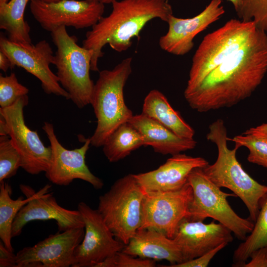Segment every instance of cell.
<instances>
[{"label": "cell", "mask_w": 267, "mask_h": 267, "mask_svg": "<svg viewBox=\"0 0 267 267\" xmlns=\"http://www.w3.org/2000/svg\"><path fill=\"white\" fill-rule=\"evenodd\" d=\"M8 135L0 136V182L15 176L21 167V157Z\"/></svg>", "instance_id": "27"}, {"label": "cell", "mask_w": 267, "mask_h": 267, "mask_svg": "<svg viewBox=\"0 0 267 267\" xmlns=\"http://www.w3.org/2000/svg\"><path fill=\"white\" fill-rule=\"evenodd\" d=\"M257 29L253 21L231 19L205 36L193 56L184 91L199 85L210 72L242 47Z\"/></svg>", "instance_id": "7"}, {"label": "cell", "mask_w": 267, "mask_h": 267, "mask_svg": "<svg viewBox=\"0 0 267 267\" xmlns=\"http://www.w3.org/2000/svg\"><path fill=\"white\" fill-rule=\"evenodd\" d=\"M42 0L44 2H51L57 1L60 0Z\"/></svg>", "instance_id": "40"}, {"label": "cell", "mask_w": 267, "mask_h": 267, "mask_svg": "<svg viewBox=\"0 0 267 267\" xmlns=\"http://www.w3.org/2000/svg\"><path fill=\"white\" fill-rule=\"evenodd\" d=\"M192 196L188 182L175 191L145 192L139 229H154L173 238L180 222L189 216Z\"/></svg>", "instance_id": "10"}, {"label": "cell", "mask_w": 267, "mask_h": 267, "mask_svg": "<svg viewBox=\"0 0 267 267\" xmlns=\"http://www.w3.org/2000/svg\"><path fill=\"white\" fill-rule=\"evenodd\" d=\"M42 129L47 136L51 150L50 163L45 172L51 182L67 186L74 179H79L90 183L96 189L103 187V181L90 171L86 163V155L91 144L90 137L85 140L82 147L69 150L59 142L52 124L44 122Z\"/></svg>", "instance_id": "13"}, {"label": "cell", "mask_w": 267, "mask_h": 267, "mask_svg": "<svg viewBox=\"0 0 267 267\" xmlns=\"http://www.w3.org/2000/svg\"><path fill=\"white\" fill-rule=\"evenodd\" d=\"M267 248V193L260 203V211L252 231L233 253V261L236 267H243L252 253Z\"/></svg>", "instance_id": "26"}, {"label": "cell", "mask_w": 267, "mask_h": 267, "mask_svg": "<svg viewBox=\"0 0 267 267\" xmlns=\"http://www.w3.org/2000/svg\"><path fill=\"white\" fill-rule=\"evenodd\" d=\"M226 0L230 1V2L232 3L236 13H237L240 10L242 4L243 0Z\"/></svg>", "instance_id": "38"}, {"label": "cell", "mask_w": 267, "mask_h": 267, "mask_svg": "<svg viewBox=\"0 0 267 267\" xmlns=\"http://www.w3.org/2000/svg\"><path fill=\"white\" fill-rule=\"evenodd\" d=\"M29 89L20 84L14 73L9 76H0V108L14 104L20 97L27 95Z\"/></svg>", "instance_id": "30"}, {"label": "cell", "mask_w": 267, "mask_h": 267, "mask_svg": "<svg viewBox=\"0 0 267 267\" xmlns=\"http://www.w3.org/2000/svg\"><path fill=\"white\" fill-rule=\"evenodd\" d=\"M31 0H9L0 5V29L5 31L11 41L31 44L30 27L24 19V13Z\"/></svg>", "instance_id": "24"}, {"label": "cell", "mask_w": 267, "mask_h": 267, "mask_svg": "<svg viewBox=\"0 0 267 267\" xmlns=\"http://www.w3.org/2000/svg\"><path fill=\"white\" fill-rule=\"evenodd\" d=\"M34 19L44 30L51 32L61 27L76 29L92 27L103 17L104 4L99 0H60L47 2L31 0Z\"/></svg>", "instance_id": "11"}, {"label": "cell", "mask_w": 267, "mask_h": 267, "mask_svg": "<svg viewBox=\"0 0 267 267\" xmlns=\"http://www.w3.org/2000/svg\"><path fill=\"white\" fill-rule=\"evenodd\" d=\"M243 134H251L267 140V123H264L256 127L251 128L247 130Z\"/></svg>", "instance_id": "35"}, {"label": "cell", "mask_w": 267, "mask_h": 267, "mask_svg": "<svg viewBox=\"0 0 267 267\" xmlns=\"http://www.w3.org/2000/svg\"><path fill=\"white\" fill-rule=\"evenodd\" d=\"M142 146H145L142 135L126 122L119 126L107 138L103 145V151L110 162H116Z\"/></svg>", "instance_id": "25"}, {"label": "cell", "mask_w": 267, "mask_h": 267, "mask_svg": "<svg viewBox=\"0 0 267 267\" xmlns=\"http://www.w3.org/2000/svg\"><path fill=\"white\" fill-rule=\"evenodd\" d=\"M145 193L134 174H128L99 197L98 211L115 237L125 245L141 226Z\"/></svg>", "instance_id": "6"}, {"label": "cell", "mask_w": 267, "mask_h": 267, "mask_svg": "<svg viewBox=\"0 0 267 267\" xmlns=\"http://www.w3.org/2000/svg\"><path fill=\"white\" fill-rule=\"evenodd\" d=\"M0 267H16V254L0 241Z\"/></svg>", "instance_id": "34"}, {"label": "cell", "mask_w": 267, "mask_h": 267, "mask_svg": "<svg viewBox=\"0 0 267 267\" xmlns=\"http://www.w3.org/2000/svg\"><path fill=\"white\" fill-rule=\"evenodd\" d=\"M128 122L141 134L145 146H151L156 153L174 155L193 149L197 145L193 138L180 137L142 113L133 115Z\"/></svg>", "instance_id": "20"}, {"label": "cell", "mask_w": 267, "mask_h": 267, "mask_svg": "<svg viewBox=\"0 0 267 267\" xmlns=\"http://www.w3.org/2000/svg\"><path fill=\"white\" fill-rule=\"evenodd\" d=\"M132 58L127 57L111 70L99 72L91 100L97 125L90 137L91 145L99 147L121 125L133 116L125 104L124 88L132 72Z\"/></svg>", "instance_id": "4"}, {"label": "cell", "mask_w": 267, "mask_h": 267, "mask_svg": "<svg viewBox=\"0 0 267 267\" xmlns=\"http://www.w3.org/2000/svg\"><path fill=\"white\" fill-rule=\"evenodd\" d=\"M208 164L203 157L180 153L172 155L154 170L134 176L145 192L175 191L187 183L188 177L193 169L204 168Z\"/></svg>", "instance_id": "19"}, {"label": "cell", "mask_w": 267, "mask_h": 267, "mask_svg": "<svg viewBox=\"0 0 267 267\" xmlns=\"http://www.w3.org/2000/svg\"><path fill=\"white\" fill-rule=\"evenodd\" d=\"M0 135H8V127L4 117L0 114Z\"/></svg>", "instance_id": "37"}, {"label": "cell", "mask_w": 267, "mask_h": 267, "mask_svg": "<svg viewBox=\"0 0 267 267\" xmlns=\"http://www.w3.org/2000/svg\"><path fill=\"white\" fill-rule=\"evenodd\" d=\"M251 260L245 263V267H267V248H261L252 253Z\"/></svg>", "instance_id": "33"}, {"label": "cell", "mask_w": 267, "mask_h": 267, "mask_svg": "<svg viewBox=\"0 0 267 267\" xmlns=\"http://www.w3.org/2000/svg\"><path fill=\"white\" fill-rule=\"evenodd\" d=\"M85 224V234L74 252L72 267H94L115 253L122 251L125 244L117 239L97 209L84 202L77 209Z\"/></svg>", "instance_id": "14"}, {"label": "cell", "mask_w": 267, "mask_h": 267, "mask_svg": "<svg viewBox=\"0 0 267 267\" xmlns=\"http://www.w3.org/2000/svg\"><path fill=\"white\" fill-rule=\"evenodd\" d=\"M187 182L193 192L187 219L203 222L207 218H212L244 241L252 231L254 222L249 218L240 217L231 208L227 198L236 195L222 191L205 175L203 168L193 169L188 177Z\"/></svg>", "instance_id": "8"}, {"label": "cell", "mask_w": 267, "mask_h": 267, "mask_svg": "<svg viewBox=\"0 0 267 267\" xmlns=\"http://www.w3.org/2000/svg\"><path fill=\"white\" fill-rule=\"evenodd\" d=\"M228 244L223 243L202 256L190 261L171 265L170 267H206L212 259Z\"/></svg>", "instance_id": "32"}, {"label": "cell", "mask_w": 267, "mask_h": 267, "mask_svg": "<svg viewBox=\"0 0 267 267\" xmlns=\"http://www.w3.org/2000/svg\"><path fill=\"white\" fill-rule=\"evenodd\" d=\"M115 0H99L100 1H101L104 4L112 3L113 1Z\"/></svg>", "instance_id": "39"}, {"label": "cell", "mask_w": 267, "mask_h": 267, "mask_svg": "<svg viewBox=\"0 0 267 267\" xmlns=\"http://www.w3.org/2000/svg\"><path fill=\"white\" fill-rule=\"evenodd\" d=\"M110 13L100 20L86 33L83 46L93 51L91 70L98 71V62L104 54L103 48L108 44L121 52L129 49L132 40L149 21L158 18L167 22L173 14L168 0H116L112 3Z\"/></svg>", "instance_id": "2"}, {"label": "cell", "mask_w": 267, "mask_h": 267, "mask_svg": "<svg viewBox=\"0 0 267 267\" xmlns=\"http://www.w3.org/2000/svg\"><path fill=\"white\" fill-rule=\"evenodd\" d=\"M267 72V34L257 28L239 50L210 72L194 89L184 91L199 112L231 107L250 97Z\"/></svg>", "instance_id": "1"}, {"label": "cell", "mask_w": 267, "mask_h": 267, "mask_svg": "<svg viewBox=\"0 0 267 267\" xmlns=\"http://www.w3.org/2000/svg\"><path fill=\"white\" fill-rule=\"evenodd\" d=\"M122 251L135 257L165 260L171 265L183 262L180 251L174 240L154 229H138Z\"/></svg>", "instance_id": "21"}, {"label": "cell", "mask_w": 267, "mask_h": 267, "mask_svg": "<svg viewBox=\"0 0 267 267\" xmlns=\"http://www.w3.org/2000/svg\"><path fill=\"white\" fill-rule=\"evenodd\" d=\"M235 143L239 148L246 147L249 153L247 156L249 162L261 166L267 169V140L251 134L238 135L232 138H227Z\"/></svg>", "instance_id": "28"}, {"label": "cell", "mask_w": 267, "mask_h": 267, "mask_svg": "<svg viewBox=\"0 0 267 267\" xmlns=\"http://www.w3.org/2000/svg\"><path fill=\"white\" fill-rule=\"evenodd\" d=\"M84 227L51 234L16 254V267H69L74 264V252L82 241Z\"/></svg>", "instance_id": "15"}, {"label": "cell", "mask_w": 267, "mask_h": 267, "mask_svg": "<svg viewBox=\"0 0 267 267\" xmlns=\"http://www.w3.org/2000/svg\"><path fill=\"white\" fill-rule=\"evenodd\" d=\"M239 18L244 21H253L256 27L267 33V0H243Z\"/></svg>", "instance_id": "29"}, {"label": "cell", "mask_w": 267, "mask_h": 267, "mask_svg": "<svg viewBox=\"0 0 267 267\" xmlns=\"http://www.w3.org/2000/svg\"><path fill=\"white\" fill-rule=\"evenodd\" d=\"M155 260L134 257L123 252H118L107 257L94 267H154Z\"/></svg>", "instance_id": "31"}, {"label": "cell", "mask_w": 267, "mask_h": 267, "mask_svg": "<svg viewBox=\"0 0 267 267\" xmlns=\"http://www.w3.org/2000/svg\"><path fill=\"white\" fill-rule=\"evenodd\" d=\"M11 68V62L8 57L3 52L0 51V69L4 72H6Z\"/></svg>", "instance_id": "36"}, {"label": "cell", "mask_w": 267, "mask_h": 267, "mask_svg": "<svg viewBox=\"0 0 267 267\" xmlns=\"http://www.w3.org/2000/svg\"><path fill=\"white\" fill-rule=\"evenodd\" d=\"M222 2V0H212L202 11L191 18L172 15L167 22V32L159 40L160 48L175 55L187 54L194 46L195 37L224 13Z\"/></svg>", "instance_id": "16"}, {"label": "cell", "mask_w": 267, "mask_h": 267, "mask_svg": "<svg viewBox=\"0 0 267 267\" xmlns=\"http://www.w3.org/2000/svg\"><path fill=\"white\" fill-rule=\"evenodd\" d=\"M231 231L222 224L204 223L184 219L179 224L173 239L178 245L183 262L191 260L223 243L232 242Z\"/></svg>", "instance_id": "18"}, {"label": "cell", "mask_w": 267, "mask_h": 267, "mask_svg": "<svg viewBox=\"0 0 267 267\" xmlns=\"http://www.w3.org/2000/svg\"><path fill=\"white\" fill-rule=\"evenodd\" d=\"M21 191L26 198L20 196L16 200L11 198V188L5 180L0 182V238L5 247L13 252L11 245L12 227L13 221L20 210L34 196L35 192L29 186L21 184Z\"/></svg>", "instance_id": "23"}, {"label": "cell", "mask_w": 267, "mask_h": 267, "mask_svg": "<svg viewBox=\"0 0 267 267\" xmlns=\"http://www.w3.org/2000/svg\"><path fill=\"white\" fill-rule=\"evenodd\" d=\"M28 101L27 95L21 97L12 105L0 108V114L6 122L8 136L20 155L21 167L28 174L36 175L47 170L51 150L50 146L43 144L37 131L25 124L23 109Z\"/></svg>", "instance_id": "9"}, {"label": "cell", "mask_w": 267, "mask_h": 267, "mask_svg": "<svg viewBox=\"0 0 267 267\" xmlns=\"http://www.w3.org/2000/svg\"><path fill=\"white\" fill-rule=\"evenodd\" d=\"M9 0H0V5H2L7 2Z\"/></svg>", "instance_id": "41"}, {"label": "cell", "mask_w": 267, "mask_h": 267, "mask_svg": "<svg viewBox=\"0 0 267 267\" xmlns=\"http://www.w3.org/2000/svg\"><path fill=\"white\" fill-rule=\"evenodd\" d=\"M0 51L9 58L11 68H22L38 79L45 93L70 99L69 94L61 87L56 74L50 68V65L53 64L54 55L46 41H40L35 44H22L11 41L2 36Z\"/></svg>", "instance_id": "12"}, {"label": "cell", "mask_w": 267, "mask_h": 267, "mask_svg": "<svg viewBox=\"0 0 267 267\" xmlns=\"http://www.w3.org/2000/svg\"><path fill=\"white\" fill-rule=\"evenodd\" d=\"M51 33L56 47L53 64L61 87L80 109L90 104L94 84L90 77L93 51L81 46L77 39L61 26Z\"/></svg>", "instance_id": "5"}, {"label": "cell", "mask_w": 267, "mask_h": 267, "mask_svg": "<svg viewBox=\"0 0 267 267\" xmlns=\"http://www.w3.org/2000/svg\"><path fill=\"white\" fill-rule=\"evenodd\" d=\"M50 188L48 184L44 185L20 210L12 224V237L19 235L27 223L36 220H54L60 231L85 226L79 210H68L60 206L49 192Z\"/></svg>", "instance_id": "17"}, {"label": "cell", "mask_w": 267, "mask_h": 267, "mask_svg": "<svg viewBox=\"0 0 267 267\" xmlns=\"http://www.w3.org/2000/svg\"><path fill=\"white\" fill-rule=\"evenodd\" d=\"M227 130L223 120L218 119L209 126L206 138L218 148L215 163L203 168L205 175L219 187H225L233 192L246 206L249 219L254 222L260 211V203L267 193V185L253 178L243 169L236 158L238 148L227 147Z\"/></svg>", "instance_id": "3"}, {"label": "cell", "mask_w": 267, "mask_h": 267, "mask_svg": "<svg viewBox=\"0 0 267 267\" xmlns=\"http://www.w3.org/2000/svg\"><path fill=\"white\" fill-rule=\"evenodd\" d=\"M141 113L180 137L193 138V129L183 120L178 112L173 108L166 97L157 89L150 90L145 96Z\"/></svg>", "instance_id": "22"}]
</instances>
